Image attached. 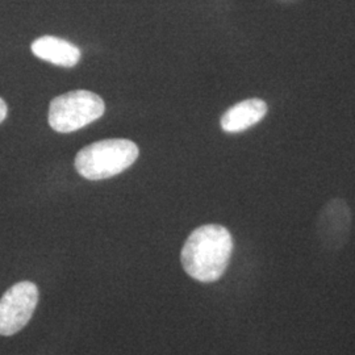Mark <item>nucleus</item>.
Segmentation results:
<instances>
[{"instance_id":"2","label":"nucleus","mask_w":355,"mask_h":355,"mask_svg":"<svg viewBox=\"0 0 355 355\" xmlns=\"http://www.w3.org/2000/svg\"><path fill=\"white\" fill-rule=\"evenodd\" d=\"M139 154V146L133 141H98L76 154V171L89 180L108 179L125 171L136 162Z\"/></svg>"},{"instance_id":"8","label":"nucleus","mask_w":355,"mask_h":355,"mask_svg":"<svg viewBox=\"0 0 355 355\" xmlns=\"http://www.w3.org/2000/svg\"><path fill=\"white\" fill-rule=\"evenodd\" d=\"M7 114H8V108H7V104H6V102H4V101L0 98V123H3V121L6 120Z\"/></svg>"},{"instance_id":"4","label":"nucleus","mask_w":355,"mask_h":355,"mask_svg":"<svg viewBox=\"0 0 355 355\" xmlns=\"http://www.w3.org/2000/svg\"><path fill=\"white\" fill-rule=\"evenodd\" d=\"M38 304L37 286L19 282L0 299V336L10 337L24 329Z\"/></svg>"},{"instance_id":"6","label":"nucleus","mask_w":355,"mask_h":355,"mask_svg":"<svg viewBox=\"0 0 355 355\" xmlns=\"http://www.w3.org/2000/svg\"><path fill=\"white\" fill-rule=\"evenodd\" d=\"M266 102L258 98L246 99L228 108L221 116L220 125L227 133H240L258 124L266 116Z\"/></svg>"},{"instance_id":"1","label":"nucleus","mask_w":355,"mask_h":355,"mask_svg":"<svg viewBox=\"0 0 355 355\" xmlns=\"http://www.w3.org/2000/svg\"><path fill=\"white\" fill-rule=\"evenodd\" d=\"M233 239L228 229L208 224L195 229L184 242L180 261L192 279L214 283L220 279L230 262Z\"/></svg>"},{"instance_id":"3","label":"nucleus","mask_w":355,"mask_h":355,"mask_svg":"<svg viewBox=\"0 0 355 355\" xmlns=\"http://www.w3.org/2000/svg\"><path fill=\"white\" fill-rule=\"evenodd\" d=\"M105 111L102 98L87 89H76L54 98L49 107V124L60 133H71L101 119Z\"/></svg>"},{"instance_id":"5","label":"nucleus","mask_w":355,"mask_h":355,"mask_svg":"<svg viewBox=\"0 0 355 355\" xmlns=\"http://www.w3.org/2000/svg\"><path fill=\"white\" fill-rule=\"evenodd\" d=\"M353 214L343 198H333L324 204L316 220V236L328 252H340L352 234Z\"/></svg>"},{"instance_id":"7","label":"nucleus","mask_w":355,"mask_h":355,"mask_svg":"<svg viewBox=\"0 0 355 355\" xmlns=\"http://www.w3.org/2000/svg\"><path fill=\"white\" fill-rule=\"evenodd\" d=\"M32 53L42 61L62 67H74L80 61L79 48L62 38L42 36L33 41Z\"/></svg>"}]
</instances>
